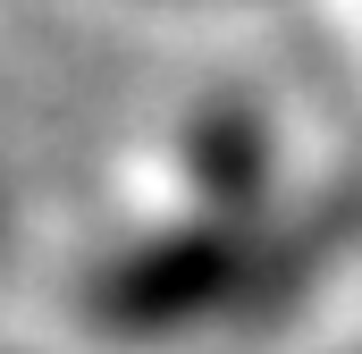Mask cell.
Instances as JSON below:
<instances>
[{
    "label": "cell",
    "mask_w": 362,
    "mask_h": 354,
    "mask_svg": "<svg viewBox=\"0 0 362 354\" xmlns=\"http://www.w3.org/2000/svg\"><path fill=\"white\" fill-rule=\"evenodd\" d=\"M312 253H320V228H295V236L262 228L253 236L245 219L211 211V219H185V228H160V236L127 245L93 278V312L118 338H177V329H202L219 312L262 304L270 278H295Z\"/></svg>",
    "instance_id": "1"
},
{
    "label": "cell",
    "mask_w": 362,
    "mask_h": 354,
    "mask_svg": "<svg viewBox=\"0 0 362 354\" xmlns=\"http://www.w3.org/2000/svg\"><path fill=\"white\" fill-rule=\"evenodd\" d=\"M194 185L211 211L245 219L262 194H270V127L253 110H211L194 127Z\"/></svg>",
    "instance_id": "2"
}]
</instances>
